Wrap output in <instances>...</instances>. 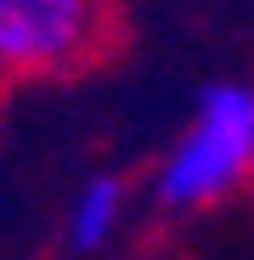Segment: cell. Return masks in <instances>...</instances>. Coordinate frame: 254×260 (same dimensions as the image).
Wrapping results in <instances>:
<instances>
[{
	"label": "cell",
	"instance_id": "cell-1",
	"mask_svg": "<svg viewBox=\"0 0 254 260\" xmlns=\"http://www.w3.org/2000/svg\"><path fill=\"white\" fill-rule=\"evenodd\" d=\"M248 176H254V85L215 79L198 96L187 130L169 142L153 176V204L169 215H192L232 198Z\"/></svg>",
	"mask_w": 254,
	"mask_h": 260
},
{
	"label": "cell",
	"instance_id": "cell-3",
	"mask_svg": "<svg viewBox=\"0 0 254 260\" xmlns=\"http://www.w3.org/2000/svg\"><path fill=\"white\" fill-rule=\"evenodd\" d=\"M119 221H124V181L119 176H91L68 204V249H79V254L107 249Z\"/></svg>",
	"mask_w": 254,
	"mask_h": 260
},
{
	"label": "cell",
	"instance_id": "cell-2",
	"mask_svg": "<svg viewBox=\"0 0 254 260\" xmlns=\"http://www.w3.org/2000/svg\"><path fill=\"white\" fill-rule=\"evenodd\" d=\"M113 34V0H0V85L85 74Z\"/></svg>",
	"mask_w": 254,
	"mask_h": 260
}]
</instances>
